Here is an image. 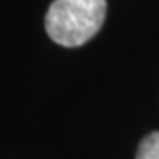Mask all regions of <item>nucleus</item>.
I'll list each match as a JSON object with an SVG mask.
<instances>
[{
    "label": "nucleus",
    "instance_id": "nucleus-1",
    "mask_svg": "<svg viewBox=\"0 0 159 159\" xmlns=\"http://www.w3.org/2000/svg\"><path fill=\"white\" fill-rule=\"evenodd\" d=\"M106 18V0H53L44 16L51 41L66 48L89 43Z\"/></svg>",
    "mask_w": 159,
    "mask_h": 159
},
{
    "label": "nucleus",
    "instance_id": "nucleus-2",
    "mask_svg": "<svg viewBox=\"0 0 159 159\" xmlns=\"http://www.w3.org/2000/svg\"><path fill=\"white\" fill-rule=\"evenodd\" d=\"M136 159H159V133H150L140 142Z\"/></svg>",
    "mask_w": 159,
    "mask_h": 159
}]
</instances>
